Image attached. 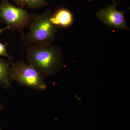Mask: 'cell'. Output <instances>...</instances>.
Masks as SVG:
<instances>
[{
    "label": "cell",
    "instance_id": "6da1fadb",
    "mask_svg": "<svg viewBox=\"0 0 130 130\" xmlns=\"http://www.w3.org/2000/svg\"><path fill=\"white\" fill-rule=\"evenodd\" d=\"M25 51L28 63L44 79L58 72L63 67V54L60 47L36 43L26 46Z\"/></svg>",
    "mask_w": 130,
    "mask_h": 130
},
{
    "label": "cell",
    "instance_id": "7a4b0ae2",
    "mask_svg": "<svg viewBox=\"0 0 130 130\" xmlns=\"http://www.w3.org/2000/svg\"><path fill=\"white\" fill-rule=\"evenodd\" d=\"M49 10L36 16L29 26V30L22 33V40L26 46L33 44H51L55 39L58 28L50 21Z\"/></svg>",
    "mask_w": 130,
    "mask_h": 130
},
{
    "label": "cell",
    "instance_id": "3957f363",
    "mask_svg": "<svg viewBox=\"0 0 130 130\" xmlns=\"http://www.w3.org/2000/svg\"><path fill=\"white\" fill-rule=\"evenodd\" d=\"M36 16L23 8L12 5L7 0L0 3V21L12 30L22 32L25 28L29 27Z\"/></svg>",
    "mask_w": 130,
    "mask_h": 130
},
{
    "label": "cell",
    "instance_id": "277c9868",
    "mask_svg": "<svg viewBox=\"0 0 130 130\" xmlns=\"http://www.w3.org/2000/svg\"><path fill=\"white\" fill-rule=\"evenodd\" d=\"M12 74L13 81L21 86L37 91L46 88L44 78L31 65L23 61L11 62Z\"/></svg>",
    "mask_w": 130,
    "mask_h": 130
},
{
    "label": "cell",
    "instance_id": "5b68a950",
    "mask_svg": "<svg viewBox=\"0 0 130 130\" xmlns=\"http://www.w3.org/2000/svg\"><path fill=\"white\" fill-rule=\"evenodd\" d=\"M126 11H118L117 4L115 2H113L112 5L98 11L96 12V16L100 21L109 27L128 30L129 29L125 17Z\"/></svg>",
    "mask_w": 130,
    "mask_h": 130
},
{
    "label": "cell",
    "instance_id": "8992f818",
    "mask_svg": "<svg viewBox=\"0 0 130 130\" xmlns=\"http://www.w3.org/2000/svg\"><path fill=\"white\" fill-rule=\"evenodd\" d=\"M51 23L59 29L67 28L71 26L74 22V17L71 11L66 8L58 9L50 17Z\"/></svg>",
    "mask_w": 130,
    "mask_h": 130
},
{
    "label": "cell",
    "instance_id": "52a82bcc",
    "mask_svg": "<svg viewBox=\"0 0 130 130\" xmlns=\"http://www.w3.org/2000/svg\"><path fill=\"white\" fill-rule=\"evenodd\" d=\"M11 62L0 57V87L5 90L9 88L13 81Z\"/></svg>",
    "mask_w": 130,
    "mask_h": 130
},
{
    "label": "cell",
    "instance_id": "ba28073f",
    "mask_svg": "<svg viewBox=\"0 0 130 130\" xmlns=\"http://www.w3.org/2000/svg\"><path fill=\"white\" fill-rule=\"evenodd\" d=\"M20 7H27L30 8H36L48 5L45 0H13Z\"/></svg>",
    "mask_w": 130,
    "mask_h": 130
},
{
    "label": "cell",
    "instance_id": "9c48e42d",
    "mask_svg": "<svg viewBox=\"0 0 130 130\" xmlns=\"http://www.w3.org/2000/svg\"><path fill=\"white\" fill-rule=\"evenodd\" d=\"M8 44L7 43L3 44L0 42V57L4 56L7 57L9 59L11 62H13V58L10 56L7 52V48Z\"/></svg>",
    "mask_w": 130,
    "mask_h": 130
},
{
    "label": "cell",
    "instance_id": "30bf717a",
    "mask_svg": "<svg viewBox=\"0 0 130 130\" xmlns=\"http://www.w3.org/2000/svg\"><path fill=\"white\" fill-rule=\"evenodd\" d=\"M8 29H10V28H9L8 26H7L6 27H5V28H2V29L0 28V35H1L2 33L3 32V31Z\"/></svg>",
    "mask_w": 130,
    "mask_h": 130
},
{
    "label": "cell",
    "instance_id": "8fae6325",
    "mask_svg": "<svg viewBox=\"0 0 130 130\" xmlns=\"http://www.w3.org/2000/svg\"><path fill=\"white\" fill-rule=\"evenodd\" d=\"M4 108V106H3L2 103H0V112L2 110H3Z\"/></svg>",
    "mask_w": 130,
    "mask_h": 130
},
{
    "label": "cell",
    "instance_id": "7c38bea8",
    "mask_svg": "<svg viewBox=\"0 0 130 130\" xmlns=\"http://www.w3.org/2000/svg\"><path fill=\"white\" fill-rule=\"evenodd\" d=\"M88 1H95V0H88ZM113 2H115V0H113Z\"/></svg>",
    "mask_w": 130,
    "mask_h": 130
},
{
    "label": "cell",
    "instance_id": "4fadbf2b",
    "mask_svg": "<svg viewBox=\"0 0 130 130\" xmlns=\"http://www.w3.org/2000/svg\"><path fill=\"white\" fill-rule=\"evenodd\" d=\"M0 130H2V128L0 126Z\"/></svg>",
    "mask_w": 130,
    "mask_h": 130
},
{
    "label": "cell",
    "instance_id": "5bb4252c",
    "mask_svg": "<svg viewBox=\"0 0 130 130\" xmlns=\"http://www.w3.org/2000/svg\"><path fill=\"white\" fill-rule=\"evenodd\" d=\"M3 1V0H2V1Z\"/></svg>",
    "mask_w": 130,
    "mask_h": 130
}]
</instances>
